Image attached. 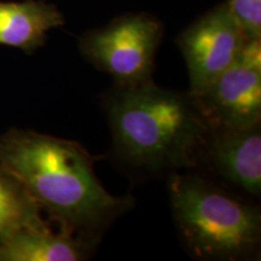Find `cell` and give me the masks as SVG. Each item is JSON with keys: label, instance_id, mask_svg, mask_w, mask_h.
I'll return each mask as SVG.
<instances>
[{"label": "cell", "instance_id": "obj_4", "mask_svg": "<svg viewBox=\"0 0 261 261\" xmlns=\"http://www.w3.org/2000/svg\"><path fill=\"white\" fill-rule=\"evenodd\" d=\"M163 25L148 14H129L81 35L79 48L85 60L109 74L116 85L152 80L156 52Z\"/></svg>", "mask_w": 261, "mask_h": 261}, {"label": "cell", "instance_id": "obj_2", "mask_svg": "<svg viewBox=\"0 0 261 261\" xmlns=\"http://www.w3.org/2000/svg\"><path fill=\"white\" fill-rule=\"evenodd\" d=\"M106 107L114 148L129 165L192 168L203 159L212 128L190 93L161 89L152 80L116 85Z\"/></svg>", "mask_w": 261, "mask_h": 261}, {"label": "cell", "instance_id": "obj_10", "mask_svg": "<svg viewBox=\"0 0 261 261\" xmlns=\"http://www.w3.org/2000/svg\"><path fill=\"white\" fill-rule=\"evenodd\" d=\"M47 226L28 192L0 166V240L25 227Z\"/></svg>", "mask_w": 261, "mask_h": 261}, {"label": "cell", "instance_id": "obj_8", "mask_svg": "<svg viewBox=\"0 0 261 261\" xmlns=\"http://www.w3.org/2000/svg\"><path fill=\"white\" fill-rule=\"evenodd\" d=\"M96 242L48 226L25 227L0 240V261H80Z\"/></svg>", "mask_w": 261, "mask_h": 261}, {"label": "cell", "instance_id": "obj_1", "mask_svg": "<svg viewBox=\"0 0 261 261\" xmlns=\"http://www.w3.org/2000/svg\"><path fill=\"white\" fill-rule=\"evenodd\" d=\"M0 166L62 231L92 242L132 207L130 197H116L104 189L93 159L70 140L10 129L0 135Z\"/></svg>", "mask_w": 261, "mask_h": 261}, {"label": "cell", "instance_id": "obj_7", "mask_svg": "<svg viewBox=\"0 0 261 261\" xmlns=\"http://www.w3.org/2000/svg\"><path fill=\"white\" fill-rule=\"evenodd\" d=\"M203 158L225 180L232 182L248 194L260 195V123L244 128L212 129Z\"/></svg>", "mask_w": 261, "mask_h": 261}, {"label": "cell", "instance_id": "obj_3", "mask_svg": "<svg viewBox=\"0 0 261 261\" xmlns=\"http://www.w3.org/2000/svg\"><path fill=\"white\" fill-rule=\"evenodd\" d=\"M169 200L189 250L204 259H238L255 252L261 237L259 210L194 174H173Z\"/></svg>", "mask_w": 261, "mask_h": 261}, {"label": "cell", "instance_id": "obj_9", "mask_svg": "<svg viewBox=\"0 0 261 261\" xmlns=\"http://www.w3.org/2000/svg\"><path fill=\"white\" fill-rule=\"evenodd\" d=\"M64 23L57 6L45 0H0V45L33 54L45 44L48 32Z\"/></svg>", "mask_w": 261, "mask_h": 261}, {"label": "cell", "instance_id": "obj_6", "mask_svg": "<svg viewBox=\"0 0 261 261\" xmlns=\"http://www.w3.org/2000/svg\"><path fill=\"white\" fill-rule=\"evenodd\" d=\"M247 41L227 3L215 6L187 27L177 44L187 62L192 97H198L236 60Z\"/></svg>", "mask_w": 261, "mask_h": 261}, {"label": "cell", "instance_id": "obj_11", "mask_svg": "<svg viewBox=\"0 0 261 261\" xmlns=\"http://www.w3.org/2000/svg\"><path fill=\"white\" fill-rule=\"evenodd\" d=\"M226 3L247 39H261V0H227Z\"/></svg>", "mask_w": 261, "mask_h": 261}, {"label": "cell", "instance_id": "obj_5", "mask_svg": "<svg viewBox=\"0 0 261 261\" xmlns=\"http://www.w3.org/2000/svg\"><path fill=\"white\" fill-rule=\"evenodd\" d=\"M212 129L244 128L261 121V39H247L236 60L194 97Z\"/></svg>", "mask_w": 261, "mask_h": 261}]
</instances>
